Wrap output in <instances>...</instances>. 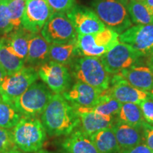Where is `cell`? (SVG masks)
<instances>
[{
    "label": "cell",
    "instance_id": "f35d334b",
    "mask_svg": "<svg viewBox=\"0 0 153 153\" xmlns=\"http://www.w3.org/2000/svg\"><path fill=\"white\" fill-rule=\"evenodd\" d=\"M4 153H24V152H23V151L20 150L19 149L16 148L11 149V150L7 151V152Z\"/></svg>",
    "mask_w": 153,
    "mask_h": 153
},
{
    "label": "cell",
    "instance_id": "8d00e7d4",
    "mask_svg": "<svg viewBox=\"0 0 153 153\" xmlns=\"http://www.w3.org/2000/svg\"><path fill=\"white\" fill-rule=\"evenodd\" d=\"M149 58H148V66L150 67V68L152 70V71L153 72V50L151 52L150 54L148 55Z\"/></svg>",
    "mask_w": 153,
    "mask_h": 153
},
{
    "label": "cell",
    "instance_id": "30bf717a",
    "mask_svg": "<svg viewBox=\"0 0 153 153\" xmlns=\"http://www.w3.org/2000/svg\"><path fill=\"white\" fill-rule=\"evenodd\" d=\"M53 13L47 0H26L22 27L30 33H37L41 31Z\"/></svg>",
    "mask_w": 153,
    "mask_h": 153
},
{
    "label": "cell",
    "instance_id": "e0dca14e",
    "mask_svg": "<svg viewBox=\"0 0 153 153\" xmlns=\"http://www.w3.org/2000/svg\"><path fill=\"white\" fill-rule=\"evenodd\" d=\"M128 83L137 89L149 93L153 88V72L149 66H135L120 72Z\"/></svg>",
    "mask_w": 153,
    "mask_h": 153
},
{
    "label": "cell",
    "instance_id": "f1b7e54d",
    "mask_svg": "<svg viewBox=\"0 0 153 153\" xmlns=\"http://www.w3.org/2000/svg\"><path fill=\"white\" fill-rule=\"evenodd\" d=\"M26 0H9L8 7L11 14V22L14 30H18L22 26Z\"/></svg>",
    "mask_w": 153,
    "mask_h": 153
},
{
    "label": "cell",
    "instance_id": "8fae6325",
    "mask_svg": "<svg viewBox=\"0 0 153 153\" xmlns=\"http://www.w3.org/2000/svg\"><path fill=\"white\" fill-rule=\"evenodd\" d=\"M38 76L54 94H61L68 89L71 76L65 65L48 61L40 66Z\"/></svg>",
    "mask_w": 153,
    "mask_h": 153
},
{
    "label": "cell",
    "instance_id": "277c9868",
    "mask_svg": "<svg viewBox=\"0 0 153 153\" xmlns=\"http://www.w3.org/2000/svg\"><path fill=\"white\" fill-rule=\"evenodd\" d=\"M72 72L77 81L85 82L101 92L110 87V74L101 62L100 57H79L72 65Z\"/></svg>",
    "mask_w": 153,
    "mask_h": 153
},
{
    "label": "cell",
    "instance_id": "ab89813d",
    "mask_svg": "<svg viewBox=\"0 0 153 153\" xmlns=\"http://www.w3.org/2000/svg\"><path fill=\"white\" fill-rule=\"evenodd\" d=\"M35 153H51V152H48V151H45V150H39V151H38V152H35Z\"/></svg>",
    "mask_w": 153,
    "mask_h": 153
},
{
    "label": "cell",
    "instance_id": "b9f144b4",
    "mask_svg": "<svg viewBox=\"0 0 153 153\" xmlns=\"http://www.w3.org/2000/svg\"><path fill=\"white\" fill-rule=\"evenodd\" d=\"M136 1H144L145 0H136Z\"/></svg>",
    "mask_w": 153,
    "mask_h": 153
},
{
    "label": "cell",
    "instance_id": "cb8c5ba5",
    "mask_svg": "<svg viewBox=\"0 0 153 153\" xmlns=\"http://www.w3.org/2000/svg\"><path fill=\"white\" fill-rule=\"evenodd\" d=\"M100 153H118L120 148L112 128L96 132L89 135Z\"/></svg>",
    "mask_w": 153,
    "mask_h": 153
},
{
    "label": "cell",
    "instance_id": "d590c367",
    "mask_svg": "<svg viewBox=\"0 0 153 153\" xmlns=\"http://www.w3.org/2000/svg\"><path fill=\"white\" fill-rule=\"evenodd\" d=\"M7 75V72H5V70H4V68L0 65V86H1V83L4 79V78L6 77V76Z\"/></svg>",
    "mask_w": 153,
    "mask_h": 153
},
{
    "label": "cell",
    "instance_id": "1f68e13d",
    "mask_svg": "<svg viewBox=\"0 0 153 153\" xmlns=\"http://www.w3.org/2000/svg\"><path fill=\"white\" fill-rule=\"evenodd\" d=\"M16 148L9 129L0 128V153H4L11 149Z\"/></svg>",
    "mask_w": 153,
    "mask_h": 153
},
{
    "label": "cell",
    "instance_id": "7c38bea8",
    "mask_svg": "<svg viewBox=\"0 0 153 153\" xmlns=\"http://www.w3.org/2000/svg\"><path fill=\"white\" fill-rule=\"evenodd\" d=\"M118 41L130 45L141 56L148 55L153 50V24L132 26L120 34Z\"/></svg>",
    "mask_w": 153,
    "mask_h": 153
},
{
    "label": "cell",
    "instance_id": "9c48e42d",
    "mask_svg": "<svg viewBox=\"0 0 153 153\" xmlns=\"http://www.w3.org/2000/svg\"><path fill=\"white\" fill-rule=\"evenodd\" d=\"M140 57L141 55L130 45L118 42L100 59L107 72L116 74L135 65Z\"/></svg>",
    "mask_w": 153,
    "mask_h": 153
},
{
    "label": "cell",
    "instance_id": "4316f807",
    "mask_svg": "<svg viewBox=\"0 0 153 153\" xmlns=\"http://www.w3.org/2000/svg\"><path fill=\"white\" fill-rule=\"evenodd\" d=\"M121 106V103L108 94L106 91H104L101 94L98 103L91 109L101 116L114 117L119 113Z\"/></svg>",
    "mask_w": 153,
    "mask_h": 153
},
{
    "label": "cell",
    "instance_id": "9a60e30c",
    "mask_svg": "<svg viewBox=\"0 0 153 153\" xmlns=\"http://www.w3.org/2000/svg\"><path fill=\"white\" fill-rule=\"evenodd\" d=\"M102 92L81 81H77L62 96L74 107L92 108L98 103Z\"/></svg>",
    "mask_w": 153,
    "mask_h": 153
},
{
    "label": "cell",
    "instance_id": "484cf974",
    "mask_svg": "<svg viewBox=\"0 0 153 153\" xmlns=\"http://www.w3.org/2000/svg\"><path fill=\"white\" fill-rule=\"evenodd\" d=\"M128 11L132 23L135 24H153V14L144 1L130 0L128 4Z\"/></svg>",
    "mask_w": 153,
    "mask_h": 153
},
{
    "label": "cell",
    "instance_id": "ba28073f",
    "mask_svg": "<svg viewBox=\"0 0 153 153\" xmlns=\"http://www.w3.org/2000/svg\"><path fill=\"white\" fill-rule=\"evenodd\" d=\"M41 35L50 44L66 43L75 41L76 33L65 14L54 12L41 30Z\"/></svg>",
    "mask_w": 153,
    "mask_h": 153
},
{
    "label": "cell",
    "instance_id": "8992f818",
    "mask_svg": "<svg viewBox=\"0 0 153 153\" xmlns=\"http://www.w3.org/2000/svg\"><path fill=\"white\" fill-rule=\"evenodd\" d=\"M118 36V33L108 28L96 33L77 35L78 54L84 57H100L119 42Z\"/></svg>",
    "mask_w": 153,
    "mask_h": 153
},
{
    "label": "cell",
    "instance_id": "f546056e",
    "mask_svg": "<svg viewBox=\"0 0 153 153\" xmlns=\"http://www.w3.org/2000/svg\"><path fill=\"white\" fill-rule=\"evenodd\" d=\"M9 0L0 1V35L5 36L14 30L8 7Z\"/></svg>",
    "mask_w": 153,
    "mask_h": 153
},
{
    "label": "cell",
    "instance_id": "ee69618b",
    "mask_svg": "<svg viewBox=\"0 0 153 153\" xmlns=\"http://www.w3.org/2000/svg\"><path fill=\"white\" fill-rule=\"evenodd\" d=\"M0 1H1V0H0Z\"/></svg>",
    "mask_w": 153,
    "mask_h": 153
},
{
    "label": "cell",
    "instance_id": "6da1fadb",
    "mask_svg": "<svg viewBox=\"0 0 153 153\" xmlns=\"http://www.w3.org/2000/svg\"><path fill=\"white\" fill-rule=\"evenodd\" d=\"M41 120L50 136L70 135L80 124L75 107L60 94H53Z\"/></svg>",
    "mask_w": 153,
    "mask_h": 153
},
{
    "label": "cell",
    "instance_id": "603a6c76",
    "mask_svg": "<svg viewBox=\"0 0 153 153\" xmlns=\"http://www.w3.org/2000/svg\"><path fill=\"white\" fill-rule=\"evenodd\" d=\"M26 62L17 56L11 49L4 38H0V65L10 75L25 67Z\"/></svg>",
    "mask_w": 153,
    "mask_h": 153
},
{
    "label": "cell",
    "instance_id": "60d3db41",
    "mask_svg": "<svg viewBox=\"0 0 153 153\" xmlns=\"http://www.w3.org/2000/svg\"><path fill=\"white\" fill-rule=\"evenodd\" d=\"M148 94H149V95H150L151 97H152V98H153V88H152V90H151Z\"/></svg>",
    "mask_w": 153,
    "mask_h": 153
},
{
    "label": "cell",
    "instance_id": "52a82bcc",
    "mask_svg": "<svg viewBox=\"0 0 153 153\" xmlns=\"http://www.w3.org/2000/svg\"><path fill=\"white\" fill-rule=\"evenodd\" d=\"M38 70L33 67H24L15 73L7 75L0 86L1 99L11 105L30 85L37 81Z\"/></svg>",
    "mask_w": 153,
    "mask_h": 153
},
{
    "label": "cell",
    "instance_id": "d6a6232c",
    "mask_svg": "<svg viewBox=\"0 0 153 153\" xmlns=\"http://www.w3.org/2000/svg\"><path fill=\"white\" fill-rule=\"evenodd\" d=\"M143 118L147 123L153 126V98L150 95L139 104Z\"/></svg>",
    "mask_w": 153,
    "mask_h": 153
},
{
    "label": "cell",
    "instance_id": "5bb4252c",
    "mask_svg": "<svg viewBox=\"0 0 153 153\" xmlns=\"http://www.w3.org/2000/svg\"><path fill=\"white\" fill-rule=\"evenodd\" d=\"M110 85L106 92L121 104L134 103L139 105L149 96L146 91L131 86L119 74H114L111 79Z\"/></svg>",
    "mask_w": 153,
    "mask_h": 153
},
{
    "label": "cell",
    "instance_id": "4dcf8cb0",
    "mask_svg": "<svg viewBox=\"0 0 153 153\" xmlns=\"http://www.w3.org/2000/svg\"><path fill=\"white\" fill-rule=\"evenodd\" d=\"M54 12L67 14L76 6L75 0H47Z\"/></svg>",
    "mask_w": 153,
    "mask_h": 153
},
{
    "label": "cell",
    "instance_id": "2e32d148",
    "mask_svg": "<svg viewBox=\"0 0 153 153\" xmlns=\"http://www.w3.org/2000/svg\"><path fill=\"white\" fill-rule=\"evenodd\" d=\"M75 108L79 117L82 130L87 135H91L101 130L112 127L113 117L96 114L91 108L75 107Z\"/></svg>",
    "mask_w": 153,
    "mask_h": 153
},
{
    "label": "cell",
    "instance_id": "7bdbcfd3",
    "mask_svg": "<svg viewBox=\"0 0 153 153\" xmlns=\"http://www.w3.org/2000/svg\"><path fill=\"white\" fill-rule=\"evenodd\" d=\"M1 95H0V100H1Z\"/></svg>",
    "mask_w": 153,
    "mask_h": 153
},
{
    "label": "cell",
    "instance_id": "4fadbf2b",
    "mask_svg": "<svg viewBox=\"0 0 153 153\" xmlns=\"http://www.w3.org/2000/svg\"><path fill=\"white\" fill-rule=\"evenodd\" d=\"M66 15L71 21L77 35L96 33L106 28L94 11L87 7L76 5Z\"/></svg>",
    "mask_w": 153,
    "mask_h": 153
},
{
    "label": "cell",
    "instance_id": "e575fe53",
    "mask_svg": "<svg viewBox=\"0 0 153 153\" xmlns=\"http://www.w3.org/2000/svg\"><path fill=\"white\" fill-rule=\"evenodd\" d=\"M118 153H153V151L150 150L146 144L140 143L133 148L120 150Z\"/></svg>",
    "mask_w": 153,
    "mask_h": 153
},
{
    "label": "cell",
    "instance_id": "44dd1931",
    "mask_svg": "<svg viewBox=\"0 0 153 153\" xmlns=\"http://www.w3.org/2000/svg\"><path fill=\"white\" fill-rule=\"evenodd\" d=\"M76 55H79L76 39L66 43H53L50 45L48 60L65 65L71 62Z\"/></svg>",
    "mask_w": 153,
    "mask_h": 153
},
{
    "label": "cell",
    "instance_id": "5b68a950",
    "mask_svg": "<svg viewBox=\"0 0 153 153\" xmlns=\"http://www.w3.org/2000/svg\"><path fill=\"white\" fill-rule=\"evenodd\" d=\"M53 94L45 84L36 82L14 101L13 106L23 116L37 117L46 108Z\"/></svg>",
    "mask_w": 153,
    "mask_h": 153
},
{
    "label": "cell",
    "instance_id": "ac0fdd59",
    "mask_svg": "<svg viewBox=\"0 0 153 153\" xmlns=\"http://www.w3.org/2000/svg\"><path fill=\"white\" fill-rule=\"evenodd\" d=\"M114 131L120 150H126L140 144L144 140L143 133L141 130L117 120L113 123Z\"/></svg>",
    "mask_w": 153,
    "mask_h": 153
},
{
    "label": "cell",
    "instance_id": "3957f363",
    "mask_svg": "<svg viewBox=\"0 0 153 153\" xmlns=\"http://www.w3.org/2000/svg\"><path fill=\"white\" fill-rule=\"evenodd\" d=\"M128 0H94V11L106 28L122 33L132 26L128 11Z\"/></svg>",
    "mask_w": 153,
    "mask_h": 153
},
{
    "label": "cell",
    "instance_id": "836d02e7",
    "mask_svg": "<svg viewBox=\"0 0 153 153\" xmlns=\"http://www.w3.org/2000/svg\"><path fill=\"white\" fill-rule=\"evenodd\" d=\"M143 132L145 144L153 151V126L146 122L143 127Z\"/></svg>",
    "mask_w": 153,
    "mask_h": 153
},
{
    "label": "cell",
    "instance_id": "7a4b0ae2",
    "mask_svg": "<svg viewBox=\"0 0 153 153\" xmlns=\"http://www.w3.org/2000/svg\"><path fill=\"white\" fill-rule=\"evenodd\" d=\"M11 132L15 146L27 153L41 150L47 138L46 131L37 117L23 116Z\"/></svg>",
    "mask_w": 153,
    "mask_h": 153
},
{
    "label": "cell",
    "instance_id": "7402d4cb",
    "mask_svg": "<svg viewBox=\"0 0 153 153\" xmlns=\"http://www.w3.org/2000/svg\"><path fill=\"white\" fill-rule=\"evenodd\" d=\"M30 33H31L24 28H19L18 30H12L9 33L4 36V38L13 52L25 62L28 56Z\"/></svg>",
    "mask_w": 153,
    "mask_h": 153
},
{
    "label": "cell",
    "instance_id": "83f0119b",
    "mask_svg": "<svg viewBox=\"0 0 153 153\" xmlns=\"http://www.w3.org/2000/svg\"><path fill=\"white\" fill-rule=\"evenodd\" d=\"M22 117L23 115L13 105L5 102L2 99L0 100V128L12 129Z\"/></svg>",
    "mask_w": 153,
    "mask_h": 153
},
{
    "label": "cell",
    "instance_id": "74e56055",
    "mask_svg": "<svg viewBox=\"0 0 153 153\" xmlns=\"http://www.w3.org/2000/svg\"><path fill=\"white\" fill-rule=\"evenodd\" d=\"M144 2L153 14V0H145Z\"/></svg>",
    "mask_w": 153,
    "mask_h": 153
},
{
    "label": "cell",
    "instance_id": "ffe728a7",
    "mask_svg": "<svg viewBox=\"0 0 153 153\" xmlns=\"http://www.w3.org/2000/svg\"><path fill=\"white\" fill-rule=\"evenodd\" d=\"M51 44L40 34L31 33L28 44V56L26 62L31 65H41L48 60Z\"/></svg>",
    "mask_w": 153,
    "mask_h": 153
},
{
    "label": "cell",
    "instance_id": "d4e9b609",
    "mask_svg": "<svg viewBox=\"0 0 153 153\" xmlns=\"http://www.w3.org/2000/svg\"><path fill=\"white\" fill-rule=\"evenodd\" d=\"M117 116L118 120L139 129L143 130V126L146 123L143 118L140 107L138 104L134 103L122 104Z\"/></svg>",
    "mask_w": 153,
    "mask_h": 153
},
{
    "label": "cell",
    "instance_id": "d6986e66",
    "mask_svg": "<svg viewBox=\"0 0 153 153\" xmlns=\"http://www.w3.org/2000/svg\"><path fill=\"white\" fill-rule=\"evenodd\" d=\"M62 148L65 153H100L89 135L82 130L68 135L62 143Z\"/></svg>",
    "mask_w": 153,
    "mask_h": 153
}]
</instances>
